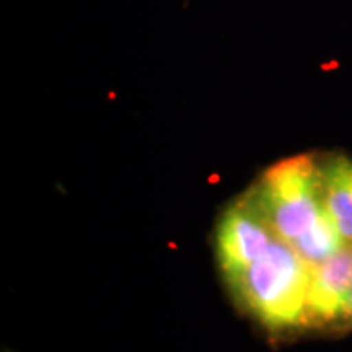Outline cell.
Wrapping results in <instances>:
<instances>
[{
    "label": "cell",
    "mask_w": 352,
    "mask_h": 352,
    "mask_svg": "<svg viewBox=\"0 0 352 352\" xmlns=\"http://www.w3.org/2000/svg\"><path fill=\"white\" fill-rule=\"evenodd\" d=\"M311 267L284 240L270 248L239 276L228 280L241 308L270 331L307 327V294Z\"/></svg>",
    "instance_id": "obj_1"
},
{
    "label": "cell",
    "mask_w": 352,
    "mask_h": 352,
    "mask_svg": "<svg viewBox=\"0 0 352 352\" xmlns=\"http://www.w3.org/2000/svg\"><path fill=\"white\" fill-rule=\"evenodd\" d=\"M245 195L277 239L294 243L324 212L321 162L307 153L276 162Z\"/></svg>",
    "instance_id": "obj_2"
},
{
    "label": "cell",
    "mask_w": 352,
    "mask_h": 352,
    "mask_svg": "<svg viewBox=\"0 0 352 352\" xmlns=\"http://www.w3.org/2000/svg\"><path fill=\"white\" fill-rule=\"evenodd\" d=\"M274 239L248 196L233 201L220 215L215 230V258L227 283L256 261Z\"/></svg>",
    "instance_id": "obj_3"
},
{
    "label": "cell",
    "mask_w": 352,
    "mask_h": 352,
    "mask_svg": "<svg viewBox=\"0 0 352 352\" xmlns=\"http://www.w3.org/2000/svg\"><path fill=\"white\" fill-rule=\"evenodd\" d=\"M352 290V245H346L310 271L307 327H331L347 316Z\"/></svg>",
    "instance_id": "obj_4"
},
{
    "label": "cell",
    "mask_w": 352,
    "mask_h": 352,
    "mask_svg": "<svg viewBox=\"0 0 352 352\" xmlns=\"http://www.w3.org/2000/svg\"><path fill=\"white\" fill-rule=\"evenodd\" d=\"M323 206L346 243L352 245V158L331 155L321 162Z\"/></svg>",
    "instance_id": "obj_5"
},
{
    "label": "cell",
    "mask_w": 352,
    "mask_h": 352,
    "mask_svg": "<svg viewBox=\"0 0 352 352\" xmlns=\"http://www.w3.org/2000/svg\"><path fill=\"white\" fill-rule=\"evenodd\" d=\"M346 245L349 243H346L341 233L338 232L327 210L316 219V222L303 233L300 239L290 243V246L298 253V256L310 267L327 261L328 258L336 254Z\"/></svg>",
    "instance_id": "obj_6"
},
{
    "label": "cell",
    "mask_w": 352,
    "mask_h": 352,
    "mask_svg": "<svg viewBox=\"0 0 352 352\" xmlns=\"http://www.w3.org/2000/svg\"><path fill=\"white\" fill-rule=\"evenodd\" d=\"M346 321H349V323L352 324V290H351V297H349V307H347Z\"/></svg>",
    "instance_id": "obj_7"
}]
</instances>
